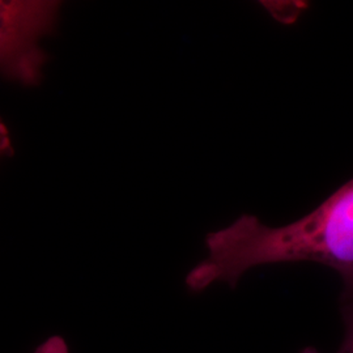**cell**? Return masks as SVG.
Here are the masks:
<instances>
[{"label": "cell", "instance_id": "1", "mask_svg": "<svg viewBox=\"0 0 353 353\" xmlns=\"http://www.w3.org/2000/svg\"><path fill=\"white\" fill-rule=\"evenodd\" d=\"M207 256L190 270L186 285L202 292L214 283L234 288L242 275L261 265L312 262L336 271L343 287H353V178L316 210L280 227L242 214L208 233Z\"/></svg>", "mask_w": 353, "mask_h": 353}, {"label": "cell", "instance_id": "2", "mask_svg": "<svg viewBox=\"0 0 353 353\" xmlns=\"http://www.w3.org/2000/svg\"><path fill=\"white\" fill-rule=\"evenodd\" d=\"M62 3L0 0V75L23 85H38L48 54L41 39L54 32Z\"/></svg>", "mask_w": 353, "mask_h": 353}, {"label": "cell", "instance_id": "3", "mask_svg": "<svg viewBox=\"0 0 353 353\" xmlns=\"http://www.w3.org/2000/svg\"><path fill=\"white\" fill-rule=\"evenodd\" d=\"M341 312L344 334L341 347L335 353H353V287H344L341 292ZM300 353H319L314 347H306Z\"/></svg>", "mask_w": 353, "mask_h": 353}, {"label": "cell", "instance_id": "4", "mask_svg": "<svg viewBox=\"0 0 353 353\" xmlns=\"http://www.w3.org/2000/svg\"><path fill=\"white\" fill-rule=\"evenodd\" d=\"M33 353H70V348L64 338L59 335H54L49 339L42 341Z\"/></svg>", "mask_w": 353, "mask_h": 353}, {"label": "cell", "instance_id": "5", "mask_svg": "<svg viewBox=\"0 0 353 353\" xmlns=\"http://www.w3.org/2000/svg\"><path fill=\"white\" fill-rule=\"evenodd\" d=\"M11 135L8 127L6 126L4 121L0 118V157L12 154L13 148L11 143Z\"/></svg>", "mask_w": 353, "mask_h": 353}]
</instances>
